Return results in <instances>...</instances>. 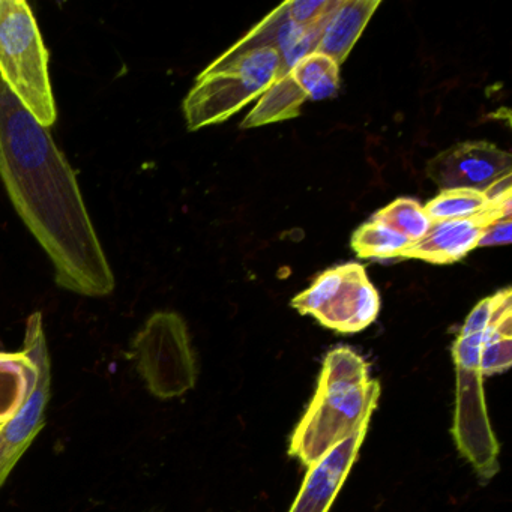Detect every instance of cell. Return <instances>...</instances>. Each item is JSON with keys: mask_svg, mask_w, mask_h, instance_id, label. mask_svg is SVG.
<instances>
[{"mask_svg": "<svg viewBox=\"0 0 512 512\" xmlns=\"http://www.w3.org/2000/svg\"><path fill=\"white\" fill-rule=\"evenodd\" d=\"M0 179L17 214L52 260L56 283L77 295H110L115 277L74 170L47 128L2 80Z\"/></svg>", "mask_w": 512, "mask_h": 512, "instance_id": "1", "label": "cell"}, {"mask_svg": "<svg viewBox=\"0 0 512 512\" xmlns=\"http://www.w3.org/2000/svg\"><path fill=\"white\" fill-rule=\"evenodd\" d=\"M380 385L370 367L350 347L326 355L316 394L290 440L289 454L310 467L329 449L370 424Z\"/></svg>", "mask_w": 512, "mask_h": 512, "instance_id": "2", "label": "cell"}, {"mask_svg": "<svg viewBox=\"0 0 512 512\" xmlns=\"http://www.w3.org/2000/svg\"><path fill=\"white\" fill-rule=\"evenodd\" d=\"M280 79V55L271 47L224 53L197 77L185 98L188 130L227 121Z\"/></svg>", "mask_w": 512, "mask_h": 512, "instance_id": "3", "label": "cell"}, {"mask_svg": "<svg viewBox=\"0 0 512 512\" xmlns=\"http://www.w3.org/2000/svg\"><path fill=\"white\" fill-rule=\"evenodd\" d=\"M0 80L41 127L55 124L49 52L34 13L23 0H0Z\"/></svg>", "mask_w": 512, "mask_h": 512, "instance_id": "4", "label": "cell"}, {"mask_svg": "<svg viewBox=\"0 0 512 512\" xmlns=\"http://www.w3.org/2000/svg\"><path fill=\"white\" fill-rule=\"evenodd\" d=\"M484 332V331H482ZM482 332H460L452 358L457 370V404L452 436L461 454L472 463L481 478L491 479L499 472L500 446L491 428L482 386Z\"/></svg>", "mask_w": 512, "mask_h": 512, "instance_id": "5", "label": "cell"}, {"mask_svg": "<svg viewBox=\"0 0 512 512\" xmlns=\"http://www.w3.org/2000/svg\"><path fill=\"white\" fill-rule=\"evenodd\" d=\"M134 361L146 388L161 400L181 397L196 385V356L187 323L179 314L158 311L146 320L133 344Z\"/></svg>", "mask_w": 512, "mask_h": 512, "instance_id": "6", "label": "cell"}, {"mask_svg": "<svg viewBox=\"0 0 512 512\" xmlns=\"http://www.w3.org/2000/svg\"><path fill=\"white\" fill-rule=\"evenodd\" d=\"M23 352L37 365V377L19 412L0 425V488L46 424L47 406L52 397V364L41 313H34L28 319Z\"/></svg>", "mask_w": 512, "mask_h": 512, "instance_id": "7", "label": "cell"}, {"mask_svg": "<svg viewBox=\"0 0 512 512\" xmlns=\"http://www.w3.org/2000/svg\"><path fill=\"white\" fill-rule=\"evenodd\" d=\"M512 157L488 142L451 146L427 163V176L442 190L484 193L494 181L511 175Z\"/></svg>", "mask_w": 512, "mask_h": 512, "instance_id": "8", "label": "cell"}, {"mask_svg": "<svg viewBox=\"0 0 512 512\" xmlns=\"http://www.w3.org/2000/svg\"><path fill=\"white\" fill-rule=\"evenodd\" d=\"M370 424L329 449L316 463L308 467L301 490L289 512H328L349 476L359 449L364 443Z\"/></svg>", "mask_w": 512, "mask_h": 512, "instance_id": "9", "label": "cell"}, {"mask_svg": "<svg viewBox=\"0 0 512 512\" xmlns=\"http://www.w3.org/2000/svg\"><path fill=\"white\" fill-rule=\"evenodd\" d=\"M344 280L337 292L314 311L313 317L325 328L341 334H355L368 328L379 316L380 296L358 263L344 265Z\"/></svg>", "mask_w": 512, "mask_h": 512, "instance_id": "10", "label": "cell"}, {"mask_svg": "<svg viewBox=\"0 0 512 512\" xmlns=\"http://www.w3.org/2000/svg\"><path fill=\"white\" fill-rule=\"evenodd\" d=\"M326 22L328 20L314 26L299 25L289 16L284 2L227 52L241 53L271 47L280 55L283 79L302 58L316 52Z\"/></svg>", "mask_w": 512, "mask_h": 512, "instance_id": "11", "label": "cell"}, {"mask_svg": "<svg viewBox=\"0 0 512 512\" xmlns=\"http://www.w3.org/2000/svg\"><path fill=\"white\" fill-rule=\"evenodd\" d=\"M487 221L481 212L469 220L437 221L421 241L410 244L400 253L406 259L424 260L431 265H452L478 248Z\"/></svg>", "mask_w": 512, "mask_h": 512, "instance_id": "12", "label": "cell"}, {"mask_svg": "<svg viewBox=\"0 0 512 512\" xmlns=\"http://www.w3.org/2000/svg\"><path fill=\"white\" fill-rule=\"evenodd\" d=\"M380 4V0H338L325 23L316 52L328 56L340 67Z\"/></svg>", "mask_w": 512, "mask_h": 512, "instance_id": "13", "label": "cell"}, {"mask_svg": "<svg viewBox=\"0 0 512 512\" xmlns=\"http://www.w3.org/2000/svg\"><path fill=\"white\" fill-rule=\"evenodd\" d=\"M37 365L25 352H0V425L10 421L34 386Z\"/></svg>", "mask_w": 512, "mask_h": 512, "instance_id": "14", "label": "cell"}, {"mask_svg": "<svg viewBox=\"0 0 512 512\" xmlns=\"http://www.w3.org/2000/svg\"><path fill=\"white\" fill-rule=\"evenodd\" d=\"M307 100L308 97L301 86L287 73L260 97L259 103L248 113L241 127H263L298 118L301 115L302 104Z\"/></svg>", "mask_w": 512, "mask_h": 512, "instance_id": "15", "label": "cell"}, {"mask_svg": "<svg viewBox=\"0 0 512 512\" xmlns=\"http://www.w3.org/2000/svg\"><path fill=\"white\" fill-rule=\"evenodd\" d=\"M289 74L311 101L335 97L340 88V67L322 53L305 56Z\"/></svg>", "mask_w": 512, "mask_h": 512, "instance_id": "16", "label": "cell"}, {"mask_svg": "<svg viewBox=\"0 0 512 512\" xmlns=\"http://www.w3.org/2000/svg\"><path fill=\"white\" fill-rule=\"evenodd\" d=\"M373 220L380 221L400 233L409 244L421 241L430 232L433 221L424 211V206L415 199L400 197L386 208L374 214Z\"/></svg>", "mask_w": 512, "mask_h": 512, "instance_id": "17", "label": "cell"}, {"mask_svg": "<svg viewBox=\"0 0 512 512\" xmlns=\"http://www.w3.org/2000/svg\"><path fill=\"white\" fill-rule=\"evenodd\" d=\"M350 245L361 259H392L400 257L401 251L410 244L391 227L371 220L355 230Z\"/></svg>", "mask_w": 512, "mask_h": 512, "instance_id": "18", "label": "cell"}, {"mask_svg": "<svg viewBox=\"0 0 512 512\" xmlns=\"http://www.w3.org/2000/svg\"><path fill=\"white\" fill-rule=\"evenodd\" d=\"M487 202L482 193L475 190H442L424 206L431 221H460L478 215Z\"/></svg>", "mask_w": 512, "mask_h": 512, "instance_id": "19", "label": "cell"}, {"mask_svg": "<svg viewBox=\"0 0 512 512\" xmlns=\"http://www.w3.org/2000/svg\"><path fill=\"white\" fill-rule=\"evenodd\" d=\"M344 272H346L344 265L322 272L307 290L292 299V307L304 316L305 314L313 316L314 311L319 310L337 292L338 287L343 283Z\"/></svg>", "mask_w": 512, "mask_h": 512, "instance_id": "20", "label": "cell"}, {"mask_svg": "<svg viewBox=\"0 0 512 512\" xmlns=\"http://www.w3.org/2000/svg\"><path fill=\"white\" fill-rule=\"evenodd\" d=\"M497 295L488 296L482 299L472 313L467 316L463 328L460 332H482L490 325L491 317H493L494 307H496Z\"/></svg>", "mask_w": 512, "mask_h": 512, "instance_id": "21", "label": "cell"}, {"mask_svg": "<svg viewBox=\"0 0 512 512\" xmlns=\"http://www.w3.org/2000/svg\"><path fill=\"white\" fill-rule=\"evenodd\" d=\"M512 221L511 218L496 221L485 227L479 238L478 247H493V245H508L511 242Z\"/></svg>", "mask_w": 512, "mask_h": 512, "instance_id": "22", "label": "cell"}]
</instances>
